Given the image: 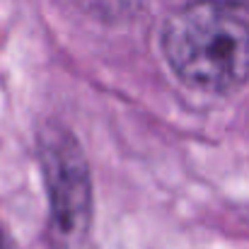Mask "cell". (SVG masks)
Segmentation results:
<instances>
[{
  "mask_svg": "<svg viewBox=\"0 0 249 249\" xmlns=\"http://www.w3.org/2000/svg\"><path fill=\"white\" fill-rule=\"evenodd\" d=\"M46 184L51 194V225L58 247L78 249L89 230L92 189L78 143L53 131L41 145Z\"/></svg>",
  "mask_w": 249,
  "mask_h": 249,
  "instance_id": "2",
  "label": "cell"
},
{
  "mask_svg": "<svg viewBox=\"0 0 249 249\" xmlns=\"http://www.w3.org/2000/svg\"><path fill=\"white\" fill-rule=\"evenodd\" d=\"M162 49L172 71L191 87L225 94L249 80V22L225 2L196 0L174 10Z\"/></svg>",
  "mask_w": 249,
  "mask_h": 249,
  "instance_id": "1",
  "label": "cell"
}]
</instances>
